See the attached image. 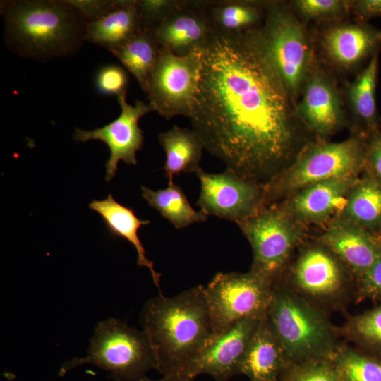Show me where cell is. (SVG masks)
Returning a JSON list of instances; mask_svg holds the SVG:
<instances>
[{
  "label": "cell",
  "mask_w": 381,
  "mask_h": 381,
  "mask_svg": "<svg viewBox=\"0 0 381 381\" xmlns=\"http://www.w3.org/2000/svg\"><path fill=\"white\" fill-rule=\"evenodd\" d=\"M189 119L205 149L240 177L265 185L287 169L293 111L260 28L213 33L201 51Z\"/></svg>",
  "instance_id": "1"
},
{
  "label": "cell",
  "mask_w": 381,
  "mask_h": 381,
  "mask_svg": "<svg viewBox=\"0 0 381 381\" xmlns=\"http://www.w3.org/2000/svg\"><path fill=\"white\" fill-rule=\"evenodd\" d=\"M140 324L163 376H176L199 350L217 334L210 317L205 286H198L172 297L149 299Z\"/></svg>",
  "instance_id": "2"
},
{
  "label": "cell",
  "mask_w": 381,
  "mask_h": 381,
  "mask_svg": "<svg viewBox=\"0 0 381 381\" xmlns=\"http://www.w3.org/2000/svg\"><path fill=\"white\" fill-rule=\"evenodd\" d=\"M4 40L18 56L46 62L76 54L85 42L87 21L67 0L1 2Z\"/></svg>",
  "instance_id": "3"
},
{
  "label": "cell",
  "mask_w": 381,
  "mask_h": 381,
  "mask_svg": "<svg viewBox=\"0 0 381 381\" xmlns=\"http://www.w3.org/2000/svg\"><path fill=\"white\" fill-rule=\"evenodd\" d=\"M266 318L282 348L286 367L331 359L333 336L325 318L291 291L272 285Z\"/></svg>",
  "instance_id": "4"
},
{
  "label": "cell",
  "mask_w": 381,
  "mask_h": 381,
  "mask_svg": "<svg viewBox=\"0 0 381 381\" xmlns=\"http://www.w3.org/2000/svg\"><path fill=\"white\" fill-rule=\"evenodd\" d=\"M84 364L107 371L114 381H141L147 378L148 370H156L155 355L145 333L114 318L97 325L87 355L66 361L59 375Z\"/></svg>",
  "instance_id": "5"
},
{
  "label": "cell",
  "mask_w": 381,
  "mask_h": 381,
  "mask_svg": "<svg viewBox=\"0 0 381 381\" xmlns=\"http://www.w3.org/2000/svg\"><path fill=\"white\" fill-rule=\"evenodd\" d=\"M368 146L361 138H352L309 148L265 184V205L318 182L357 175L366 165Z\"/></svg>",
  "instance_id": "6"
},
{
  "label": "cell",
  "mask_w": 381,
  "mask_h": 381,
  "mask_svg": "<svg viewBox=\"0 0 381 381\" xmlns=\"http://www.w3.org/2000/svg\"><path fill=\"white\" fill-rule=\"evenodd\" d=\"M298 224L283 205L276 204L237 224L253 250L250 271L274 283L301 239Z\"/></svg>",
  "instance_id": "7"
},
{
  "label": "cell",
  "mask_w": 381,
  "mask_h": 381,
  "mask_svg": "<svg viewBox=\"0 0 381 381\" xmlns=\"http://www.w3.org/2000/svg\"><path fill=\"white\" fill-rule=\"evenodd\" d=\"M272 285L252 271L217 273L205 287L216 334L242 320L264 318L272 299Z\"/></svg>",
  "instance_id": "8"
},
{
  "label": "cell",
  "mask_w": 381,
  "mask_h": 381,
  "mask_svg": "<svg viewBox=\"0 0 381 381\" xmlns=\"http://www.w3.org/2000/svg\"><path fill=\"white\" fill-rule=\"evenodd\" d=\"M200 65L201 52L177 56L162 49L145 93L152 111L167 120L176 116L189 118Z\"/></svg>",
  "instance_id": "9"
},
{
  "label": "cell",
  "mask_w": 381,
  "mask_h": 381,
  "mask_svg": "<svg viewBox=\"0 0 381 381\" xmlns=\"http://www.w3.org/2000/svg\"><path fill=\"white\" fill-rule=\"evenodd\" d=\"M195 174L200 181L196 205L207 216L238 224L265 207V184L243 179L227 169L210 174L200 168Z\"/></svg>",
  "instance_id": "10"
},
{
  "label": "cell",
  "mask_w": 381,
  "mask_h": 381,
  "mask_svg": "<svg viewBox=\"0 0 381 381\" xmlns=\"http://www.w3.org/2000/svg\"><path fill=\"white\" fill-rule=\"evenodd\" d=\"M260 31L269 56L289 93L297 92L308 59L301 26L291 15L272 5L267 7Z\"/></svg>",
  "instance_id": "11"
},
{
  "label": "cell",
  "mask_w": 381,
  "mask_h": 381,
  "mask_svg": "<svg viewBox=\"0 0 381 381\" xmlns=\"http://www.w3.org/2000/svg\"><path fill=\"white\" fill-rule=\"evenodd\" d=\"M126 93L118 95L117 100L121 107V114L111 123L92 131L75 128L73 139L85 142L97 140L104 142L109 150V157L105 163L107 181H110L116 175L118 164L122 160L126 164H137L136 152L143 145V132L138 121L144 115L152 111L148 104L136 100L134 105L126 101Z\"/></svg>",
  "instance_id": "12"
},
{
  "label": "cell",
  "mask_w": 381,
  "mask_h": 381,
  "mask_svg": "<svg viewBox=\"0 0 381 381\" xmlns=\"http://www.w3.org/2000/svg\"><path fill=\"white\" fill-rule=\"evenodd\" d=\"M262 318L242 320L217 334L188 360L178 376L193 380L198 375L207 374L217 381H227L239 374L250 339Z\"/></svg>",
  "instance_id": "13"
},
{
  "label": "cell",
  "mask_w": 381,
  "mask_h": 381,
  "mask_svg": "<svg viewBox=\"0 0 381 381\" xmlns=\"http://www.w3.org/2000/svg\"><path fill=\"white\" fill-rule=\"evenodd\" d=\"M151 30L160 47L177 56L201 52L215 32L206 9V0H181Z\"/></svg>",
  "instance_id": "14"
},
{
  "label": "cell",
  "mask_w": 381,
  "mask_h": 381,
  "mask_svg": "<svg viewBox=\"0 0 381 381\" xmlns=\"http://www.w3.org/2000/svg\"><path fill=\"white\" fill-rule=\"evenodd\" d=\"M358 179L350 175L315 183L294 193L283 206L299 223L322 224L342 211Z\"/></svg>",
  "instance_id": "15"
},
{
  "label": "cell",
  "mask_w": 381,
  "mask_h": 381,
  "mask_svg": "<svg viewBox=\"0 0 381 381\" xmlns=\"http://www.w3.org/2000/svg\"><path fill=\"white\" fill-rule=\"evenodd\" d=\"M320 241L361 277L381 251V239L351 222L336 219Z\"/></svg>",
  "instance_id": "16"
},
{
  "label": "cell",
  "mask_w": 381,
  "mask_h": 381,
  "mask_svg": "<svg viewBox=\"0 0 381 381\" xmlns=\"http://www.w3.org/2000/svg\"><path fill=\"white\" fill-rule=\"evenodd\" d=\"M285 368L282 348L265 315L250 339L239 374L250 381H278Z\"/></svg>",
  "instance_id": "17"
},
{
  "label": "cell",
  "mask_w": 381,
  "mask_h": 381,
  "mask_svg": "<svg viewBox=\"0 0 381 381\" xmlns=\"http://www.w3.org/2000/svg\"><path fill=\"white\" fill-rule=\"evenodd\" d=\"M136 0H116L115 6L88 22L85 40L113 53L143 29Z\"/></svg>",
  "instance_id": "18"
},
{
  "label": "cell",
  "mask_w": 381,
  "mask_h": 381,
  "mask_svg": "<svg viewBox=\"0 0 381 381\" xmlns=\"http://www.w3.org/2000/svg\"><path fill=\"white\" fill-rule=\"evenodd\" d=\"M89 207L100 215L111 236L123 238L134 246L137 253V265L150 270L154 284L160 290L161 274L156 272L152 262L147 258L138 235L140 227L149 224L150 221L140 219L133 209L119 203L111 194L104 200H92L89 203Z\"/></svg>",
  "instance_id": "19"
},
{
  "label": "cell",
  "mask_w": 381,
  "mask_h": 381,
  "mask_svg": "<svg viewBox=\"0 0 381 381\" xmlns=\"http://www.w3.org/2000/svg\"><path fill=\"white\" fill-rule=\"evenodd\" d=\"M297 286L314 296H329L337 293L342 274L332 256L320 248H311L299 258L294 272Z\"/></svg>",
  "instance_id": "20"
},
{
  "label": "cell",
  "mask_w": 381,
  "mask_h": 381,
  "mask_svg": "<svg viewBox=\"0 0 381 381\" xmlns=\"http://www.w3.org/2000/svg\"><path fill=\"white\" fill-rule=\"evenodd\" d=\"M159 141L165 152V162L162 169L168 183H174L175 175L196 173L200 168L202 151L205 148L199 135L192 128L173 126L169 130L159 135Z\"/></svg>",
  "instance_id": "21"
},
{
  "label": "cell",
  "mask_w": 381,
  "mask_h": 381,
  "mask_svg": "<svg viewBox=\"0 0 381 381\" xmlns=\"http://www.w3.org/2000/svg\"><path fill=\"white\" fill-rule=\"evenodd\" d=\"M299 112L308 126L320 133L334 130L341 119L336 93L327 82L315 75L306 87Z\"/></svg>",
  "instance_id": "22"
},
{
  "label": "cell",
  "mask_w": 381,
  "mask_h": 381,
  "mask_svg": "<svg viewBox=\"0 0 381 381\" xmlns=\"http://www.w3.org/2000/svg\"><path fill=\"white\" fill-rule=\"evenodd\" d=\"M341 219L370 232L381 227V184L368 172L351 188Z\"/></svg>",
  "instance_id": "23"
},
{
  "label": "cell",
  "mask_w": 381,
  "mask_h": 381,
  "mask_svg": "<svg viewBox=\"0 0 381 381\" xmlns=\"http://www.w3.org/2000/svg\"><path fill=\"white\" fill-rule=\"evenodd\" d=\"M162 48L151 29L143 28L112 54L136 79L145 94Z\"/></svg>",
  "instance_id": "24"
},
{
  "label": "cell",
  "mask_w": 381,
  "mask_h": 381,
  "mask_svg": "<svg viewBox=\"0 0 381 381\" xmlns=\"http://www.w3.org/2000/svg\"><path fill=\"white\" fill-rule=\"evenodd\" d=\"M206 9L215 32L243 33L260 28L262 8L238 0H206Z\"/></svg>",
  "instance_id": "25"
},
{
  "label": "cell",
  "mask_w": 381,
  "mask_h": 381,
  "mask_svg": "<svg viewBox=\"0 0 381 381\" xmlns=\"http://www.w3.org/2000/svg\"><path fill=\"white\" fill-rule=\"evenodd\" d=\"M380 37L378 33L362 27L340 26L327 34L325 45L334 61L349 66L356 63L370 52Z\"/></svg>",
  "instance_id": "26"
},
{
  "label": "cell",
  "mask_w": 381,
  "mask_h": 381,
  "mask_svg": "<svg viewBox=\"0 0 381 381\" xmlns=\"http://www.w3.org/2000/svg\"><path fill=\"white\" fill-rule=\"evenodd\" d=\"M142 196L148 205L155 209L176 229L186 228L194 223L207 219L202 211H195L190 205L180 186L174 183L164 189L153 190L143 186Z\"/></svg>",
  "instance_id": "27"
},
{
  "label": "cell",
  "mask_w": 381,
  "mask_h": 381,
  "mask_svg": "<svg viewBox=\"0 0 381 381\" xmlns=\"http://www.w3.org/2000/svg\"><path fill=\"white\" fill-rule=\"evenodd\" d=\"M341 381H381V359L353 350H340L331 358Z\"/></svg>",
  "instance_id": "28"
},
{
  "label": "cell",
  "mask_w": 381,
  "mask_h": 381,
  "mask_svg": "<svg viewBox=\"0 0 381 381\" xmlns=\"http://www.w3.org/2000/svg\"><path fill=\"white\" fill-rule=\"evenodd\" d=\"M377 56L375 55L350 89V99L356 114L373 131L376 123L375 84Z\"/></svg>",
  "instance_id": "29"
},
{
  "label": "cell",
  "mask_w": 381,
  "mask_h": 381,
  "mask_svg": "<svg viewBox=\"0 0 381 381\" xmlns=\"http://www.w3.org/2000/svg\"><path fill=\"white\" fill-rule=\"evenodd\" d=\"M282 381H341L331 359L309 361L286 367Z\"/></svg>",
  "instance_id": "30"
},
{
  "label": "cell",
  "mask_w": 381,
  "mask_h": 381,
  "mask_svg": "<svg viewBox=\"0 0 381 381\" xmlns=\"http://www.w3.org/2000/svg\"><path fill=\"white\" fill-rule=\"evenodd\" d=\"M350 328L361 341L381 349V305L356 317Z\"/></svg>",
  "instance_id": "31"
},
{
  "label": "cell",
  "mask_w": 381,
  "mask_h": 381,
  "mask_svg": "<svg viewBox=\"0 0 381 381\" xmlns=\"http://www.w3.org/2000/svg\"><path fill=\"white\" fill-rule=\"evenodd\" d=\"M128 77L123 68L116 65L102 66L95 79L98 92L105 95H116L127 92Z\"/></svg>",
  "instance_id": "32"
},
{
  "label": "cell",
  "mask_w": 381,
  "mask_h": 381,
  "mask_svg": "<svg viewBox=\"0 0 381 381\" xmlns=\"http://www.w3.org/2000/svg\"><path fill=\"white\" fill-rule=\"evenodd\" d=\"M181 0H136L143 28L152 29L180 4Z\"/></svg>",
  "instance_id": "33"
},
{
  "label": "cell",
  "mask_w": 381,
  "mask_h": 381,
  "mask_svg": "<svg viewBox=\"0 0 381 381\" xmlns=\"http://www.w3.org/2000/svg\"><path fill=\"white\" fill-rule=\"evenodd\" d=\"M75 7L88 22L94 20L110 10L116 5V0H67Z\"/></svg>",
  "instance_id": "34"
},
{
  "label": "cell",
  "mask_w": 381,
  "mask_h": 381,
  "mask_svg": "<svg viewBox=\"0 0 381 381\" xmlns=\"http://www.w3.org/2000/svg\"><path fill=\"white\" fill-rule=\"evenodd\" d=\"M361 279V291L365 296L381 298V251Z\"/></svg>",
  "instance_id": "35"
},
{
  "label": "cell",
  "mask_w": 381,
  "mask_h": 381,
  "mask_svg": "<svg viewBox=\"0 0 381 381\" xmlns=\"http://www.w3.org/2000/svg\"><path fill=\"white\" fill-rule=\"evenodd\" d=\"M296 4L304 16L318 17L337 11L342 4L337 0H300Z\"/></svg>",
  "instance_id": "36"
},
{
  "label": "cell",
  "mask_w": 381,
  "mask_h": 381,
  "mask_svg": "<svg viewBox=\"0 0 381 381\" xmlns=\"http://www.w3.org/2000/svg\"><path fill=\"white\" fill-rule=\"evenodd\" d=\"M365 167L368 172L381 184V134L377 131L373 133L368 146Z\"/></svg>",
  "instance_id": "37"
},
{
  "label": "cell",
  "mask_w": 381,
  "mask_h": 381,
  "mask_svg": "<svg viewBox=\"0 0 381 381\" xmlns=\"http://www.w3.org/2000/svg\"><path fill=\"white\" fill-rule=\"evenodd\" d=\"M359 11L365 16L381 14V0H363L357 4Z\"/></svg>",
  "instance_id": "38"
},
{
  "label": "cell",
  "mask_w": 381,
  "mask_h": 381,
  "mask_svg": "<svg viewBox=\"0 0 381 381\" xmlns=\"http://www.w3.org/2000/svg\"><path fill=\"white\" fill-rule=\"evenodd\" d=\"M141 381H193V380H189L186 378H183L180 376H163L162 379L159 380H150L147 377L141 380Z\"/></svg>",
  "instance_id": "39"
},
{
  "label": "cell",
  "mask_w": 381,
  "mask_h": 381,
  "mask_svg": "<svg viewBox=\"0 0 381 381\" xmlns=\"http://www.w3.org/2000/svg\"><path fill=\"white\" fill-rule=\"evenodd\" d=\"M378 231H379V235L378 236L381 239V227H380V230Z\"/></svg>",
  "instance_id": "40"
},
{
  "label": "cell",
  "mask_w": 381,
  "mask_h": 381,
  "mask_svg": "<svg viewBox=\"0 0 381 381\" xmlns=\"http://www.w3.org/2000/svg\"><path fill=\"white\" fill-rule=\"evenodd\" d=\"M278 381H282L280 379Z\"/></svg>",
  "instance_id": "41"
}]
</instances>
